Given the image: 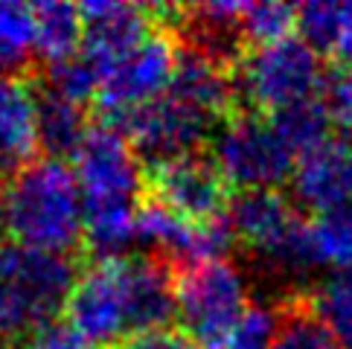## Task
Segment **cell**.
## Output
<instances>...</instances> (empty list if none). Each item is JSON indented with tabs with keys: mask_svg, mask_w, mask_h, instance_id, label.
I'll use <instances>...</instances> for the list:
<instances>
[{
	"mask_svg": "<svg viewBox=\"0 0 352 349\" xmlns=\"http://www.w3.org/2000/svg\"><path fill=\"white\" fill-rule=\"evenodd\" d=\"M175 67H178V49L166 32H152L131 53L111 61L102 70V85L96 93L102 114H108L105 122L117 126V120L122 122L137 108L163 96L172 85Z\"/></svg>",
	"mask_w": 352,
	"mask_h": 349,
	"instance_id": "52a82bcc",
	"label": "cell"
},
{
	"mask_svg": "<svg viewBox=\"0 0 352 349\" xmlns=\"http://www.w3.org/2000/svg\"><path fill=\"white\" fill-rule=\"evenodd\" d=\"M309 303L318 311V317L329 326L338 344L344 349H352V291L338 277H329L323 285L314 289Z\"/></svg>",
	"mask_w": 352,
	"mask_h": 349,
	"instance_id": "4316f807",
	"label": "cell"
},
{
	"mask_svg": "<svg viewBox=\"0 0 352 349\" xmlns=\"http://www.w3.org/2000/svg\"><path fill=\"white\" fill-rule=\"evenodd\" d=\"M294 201L314 213H326L352 201V152L341 140H326L323 146L300 155L292 172Z\"/></svg>",
	"mask_w": 352,
	"mask_h": 349,
	"instance_id": "5bb4252c",
	"label": "cell"
},
{
	"mask_svg": "<svg viewBox=\"0 0 352 349\" xmlns=\"http://www.w3.org/2000/svg\"><path fill=\"white\" fill-rule=\"evenodd\" d=\"M309 239L318 265L349 271L352 268V201L326 210L309 224Z\"/></svg>",
	"mask_w": 352,
	"mask_h": 349,
	"instance_id": "603a6c76",
	"label": "cell"
},
{
	"mask_svg": "<svg viewBox=\"0 0 352 349\" xmlns=\"http://www.w3.org/2000/svg\"><path fill=\"white\" fill-rule=\"evenodd\" d=\"M35 15V53L47 65L65 61L76 56L85 41V21L82 9L61 0H44L32 6Z\"/></svg>",
	"mask_w": 352,
	"mask_h": 349,
	"instance_id": "ffe728a7",
	"label": "cell"
},
{
	"mask_svg": "<svg viewBox=\"0 0 352 349\" xmlns=\"http://www.w3.org/2000/svg\"><path fill=\"white\" fill-rule=\"evenodd\" d=\"M271 122L294 155H306L311 148L323 146L329 140V126H332L323 102H318V99H306V102L274 111Z\"/></svg>",
	"mask_w": 352,
	"mask_h": 349,
	"instance_id": "cb8c5ba5",
	"label": "cell"
},
{
	"mask_svg": "<svg viewBox=\"0 0 352 349\" xmlns=\"http://www.w3.org/2000/svg\"><path fill=\"white\" fill-rule=\"evenodd\" d=\"M276 323L280 315L276 308H268L262 303H250L242 320L233 326L221 349H271L274 335H276Z\"/></svg>",
	"mask_w": 352,
	"mask_h": 349,
	"instance_id": "83f0119b",
	"label": "cell"
},
{
	"mask_svg": "<svg viewBox=\"0 0 352 349\" xmlns=\"http://www.w3.org/2000/svg\"><path fill=\"white\" fill-rule=\"evenodd\" d=\"M297 27L318 53H332L352 70V3L311 0L297 6Z\"/></svg>",
	"mask_w": 352,
	"mask_h": 349,
	"instance_id": "d6986e66",
	"label": "cell"
},
{
	"mask_svg": "<svg viewBox=\"0 0 352 349\" xmlns=\"http://www.w3.org/2000/svg\"><path fill=\"white\" fill-rule=\"evenodd\" d=\"M125 259L94 262L91 268H85L79 273L76 285H73L65 306V317H67V326L85 344L122 346L125 341L134 338Z\"/></svg>",
	"mask_w": 352,
	"mask_h": 349,
	"instance_id": "8992f818",
	"label": "cell"
},
{
	"mask_svg": "<svg viewBox=\"0 0 352 349\" xmlns=\"http://www.w3.org/2000/svg\"><path fill=\"white\" fill-rule=\"evenodd\" d=\"M27 349H87V344L73 332L67 323H53L27 341Z\"/></svg>",
	"mask_w": 352,
	"mask_h": 349,
	"instance_id": "f546056e",
	"label": "cell"
},
{
	"mask_svg": "<svg viewBox=\"0 0 352 349\" xmlns=\"http://www.w3.org/2000/svg\"><path fill=\"white\" fill-rule=\"evenodd\" d=\"M178 320L198 349H221L250 306V280L230 259L201 262L175 282Z\"/></svg>",
	"mask_w": 352,
	"mask_h": 349,
	"instance_id": "3957f363",
	"label": "cell"
},
{
	"mask_svg": "<svg viewBox=\"0 0 352 349\" xmlns=\"http://www.w3.org/2000/svg\"><path fill=\"white\" fill-rule=\"evenodd\" d=\"M335 277H338V280H341V282L346 285V289L352 291V268H349V271H338V273H335Z\"/></svg>",
	"mask_w": 352,
	"mask_h": 349,
	"instance_id": "1f68e13d",
	"label": "cell"
},
{
	"mask_svg": "<svg viewBox=\"0 0 352 349\" xmlns=\"http://www.w3.org/2000/svg\"><path fill=\"white\" fill-rule=\"evenodd\" d=\"M79 280L67 254L0 242V341L21 344L53 326Z\"/></svg>",
	"mask_w": 352,
	"mask_h": 349,
	"instance_id": "7a4b0ae2",
	"label": "cell"
},
{
	"mask_svg": "<svg viewBox=\"0 0 352 349\" xmlns=\"http://www.w3.org/2000/svg\"><path fill=\"white\" fill-rule=\"evenodd\" d=\"M166 93H172L184 105L198 111L201 117L221 126L228 117H233L239 87L233 82V70H224L212 65V61L184 49L178 56V67H175V76Z\"/></svg>",
	"mask_w": 352,
	"mask_h": 349,
	"instance_id": "9a60e30c",
	"label": "cell"
},
{
	"mask_svg": "<svg viewBox=\"0 0 352 349\" xmlns=\"http://www.w3.org/2000/svg\"><path fill=\"white\" fill-rule=\"evenodd\" d=\"M85 201V198H82ZM137 201H85L82 242L96 262H117L129 256L137 233Z\"/></svg>",
	"mask_w": 352,
	"mask_h": 349,
	"instance_id": "e0dca14e",
	"label": "cell"
},
{
	"mask_svg": "<svg viewBox=\"0 0 352 349\" xmlns=\"http://www.w3.org/2000/svg\"><path fill=\"white\" fill-rule=\"evenodd\" d=\"M242 12L245 3H233V0H210V3H198L190 9L175 6V15H178L175 27L186 44L184 49L224 70L239 67V61L248 53Z\"/></svg>",
	"mask_w": 352,
	"mask_h": 349,
	"instance_id": "7c38bea8",
	"label": "cell"
},
{
	"mask_svg": "<svg viewBox=\"0 0 352 349\" xmlns=\"http://www.w3.org/2000/svg\"><path fill=\"white\" fill-rule=\"evenodd\" d=\"M137 233H140V242L155 251L157 259H163L166 265H178L181 271L201 265V262L224 259V254L236 242L228 218L195 224L178 216L166 204H160L157 198H148L146 204H140Z\"/></svg>",
	"mask_w": 352,
	"mask_h": 349,
	"instance_id": "30bf717a",
	"label": "cell"
},
{
	"mask_svg": "<svg viewBox=\"0 0 352 349\" xmlns=\"http://www.w3.org/2000/svg\"><path fill=\"white\" fill-rule=\"evenodd\" d=\"M79 9L85 21L82 49L102 70L111 61L131 53L137 44H143L152 35V23H155L152 6L117 3V0H91V3H82Z\"/></svg>",
	"mask_w": 352,
	"mask_h": 349,
	"instance_id": "4fadbf2b",
	"label": "cell"
},
{
	"mask_svg": "<svg viewBox=\"0 0 352 349\" xmlns=\"http://www.w3.org/2000/svg\"><path fill=\"white\" fill-rule=\"evenodd\" d=\"M210 143V160L221 172L224 183L236 186L239 192L276 190L292 181L297 164L294 152L265 117L233 114L216 128Z\"/></svg>",
	"mask_w": 352,
	"mask_h": 349,
	"instance_id": "277c9868",
	"label": "cell"
},
{
	"mask_svg": "<svg viewBox=\"0 0 352 349\" xmlns=\"http://www.w3.org/2000/svg\"><path fill=\"white\" fill-rule=\"evenodd\" d=\"M216 122L201 117L172 93L152 99L122 120V131L148 166H160L186 155H198L201 143L216 134Z\"/></svg>",
	"mask_w": 352,
	"mask_h": 349,
	"instance_id": "ba28073f",
	"label": "cell"
},
{
	"mask_svg": "<svg viewBox=\"0 0 352 349\" xmlns=\"http://www.w3.org/2000/svg\"><path fill=\"white\" fill-rule=\"evenodd\" d=\"M0 224L9 242L47 254H67L82 242L85 201L65 160H30L0 183Z\"/></svg>",
	"mask_w": 352,
	"mask_h": 349,
	"instance_id": "6da1fadb",
	"label": "cell"
},
{
	"mask_svg": "<svg viewBox=\"0 0 352 349\" xmlns=\"http://www.w3.org/2000/svg\"><path fill=\"white\" fill-rule=\"evenodd\" d=\"M0 349H12V344H6V341H0Z\"/></svg>",
	"mask_w": 352,
	"mask_h": 349,
	"instance_id": "d6a6232c",
	"label": "cell"
},
{
	"mask_svg": "<svg viewBox=\"0 0 352 349\" xmlns=\"http://www.w3.org/2000/svg\"><path fill=\"white\" fill-rule=\"evenodd\" d=\"M120 349H198L186 335L163 329V332H148V335H137V338L125 341Z\"/></svg>",
	"mask_w": 352,
	"mask_h": 349,
	"instance_id": "4dcf8cb0",
	"label": "cell"
},
{
	"mask_svg": "<svg viewBox=\"0 0 352 349\" xmlns=\"http://www.w3.org/2000/svg\"><path fill=\"white\" fill-rule=\"evenodd\" d=\"M297 27V6L280 3V0H265V3H245L242 12V30L248 41L271 44L292 38V30Z\"/></svg>",
	"mask_w": 352,
	"mask_h": 349,
	"instance_id": "484cf974",
	"label": "cell"
},
{
	"mask_svg": "<svg viewBox=\"0 0 352 349\" xmlns=\"http://www.w3.org/2000/svg\"><path fill=\"white\" fill-rule=\"evenodd\" d=\"M35 131H38V146L47 152V157L61 160L79 152L82 140L91 131V122L85 117V105L67 102L38 87L35 91Z\"/></svg>",
	"mask_w": 352,
	"mask_h": 349,
	"instance_id": "ac0fdd59",
	"label": "cell"
},
{
	"mask_svg": "<svg viewBox=\"0 0 352 349\" xmlns=\"http://www.w3.org/2000/svg\"><path fill=\"white\" fill-rule=\"evenodd\" d=\"M35 53V15L32 6L0 0V76H15L32 65Z\"/></svg>",
	"mask_w": 352,
	"mask_h": 349,
	"instance_id": "7402d4cb",
	"label": "cell"
},
{
	"mask_svg": "<svg viewBox=\"0 0 352 349\" xmlns=\"http://www.w3.org/2000/svg\"><path fill=\"white\" fill-rule=\"evenodd\" d=\"M236 70L239 93L250 105L265 108L271 114L314 99V91L326 82L320 53L306 38H294V35L248 49Z\"/></svg>",
	"mask_w": 352,
	"mask_h": 349,
	"instance_id": "5b68a950",
	"label": "cell"
},
{
	"mask_svg": "<svg viewBox=\"0 0 352 349\" xmlns=\"http://www.w3.org/2000/svg\"><path fill=\"white\" fill-rule=\"evenodd\" d=\"M276 315H280V323H276L271 349H344L329 326L318 317V311L311 308L309 297H285Z\"/></svg>",
	"mask_w": 352,
	"mask_h": 349,
	"instance_id": "44dd1931",
	"label": "cell"
},
{
	"mask_svg": "<svg viewBox=\"0 0 352 349\" xmlns=\"http://www.w3.org/2000/svg\"><path fill=\"white\" fill-rule=\"evenodd\" d=\"M85 201H137L143 190V169L134 146L114 122H96L73 155Z\"/></svg>",
	"mask_w": 352,
	"mask_h": 349,
	"instance_id": "9c48e42d",
	"label": "cell"
},
{
	"mask_svg": "<svg viewBox=\"0 0 352 349\" xmlns=\"http://www.w3.org/2000/svg\"><path fill=\"white\" fill-rule=\"evenodd\" d=\"M152 186L160 204L195 224L219 221L228 213V183L210 157L186 155L152 166Z\"/></svg>",
	"mask_w": 352,
	"mask_h": 349,
	"instance_id": "8fae6325",
	"label": "cell"
},
{
	"mask_svg": "<svg viewBox=\"0 0 352 349\" xmlns=\"http://www.w3.org/2000/svg\"><path fill=\"white\" fill-rule=\"evenodd\" d=\"M323 108L332 126L352 140V70L341 67L323 82Z\"/></svg>",
	"mask_w": 352,
	"mask_h": 349,
	"instance_id": "f1b7e54d",
	"label": "cell"
},
{
	"mask_svg": "<svg viewBox=\"0 0 352 349\" xmlns=\"http://www.w3.org/2000/svg\"><path fill=\"white\" fill-rule=\"evenodd\" d=\"M99 85H102V67L85 49H79L76 56H70L65 61L47 65L44 82H41L44 91L67 99V102H76V105H85L91 96H96Z\"/></svg>",
	"mask_w": 352,
	"mask_h": 349,
	"instance_id": "d4e9b609",
	"label": "cell"
},
{
	"mask_svg": "<svg viewBox=\"0 0 352 349\" xmlns=\"http://www.w3.org/2000/svg\"><path fill=\"white\" fill-rule=\"evenodd\" d=\"M35 148V91L15 76H0V174L27 166Z\"/></svg>",
	"mask_w": 352,
	"mask_h": 349,
	"instance_id": "2e32d148",
	"label": "cell"
}]
</instances>
